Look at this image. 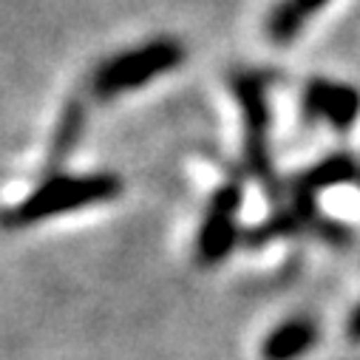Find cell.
<instances>
[{
  "mask_svg": "<svg viewBox=\"0 0 360 360\" xmlns=\"http://www.w3.org/2000/svg\"><path fill=\"white\" fill-rule=\"evenodd\" d=\"M120 196H122V179L117 173L71 176V173L57 170V173L46 176L15 207L6 210V227L9 230L34 227V224L49 221L63 213H74V210L94 207V205H108Z\"/></svg>",
  "mask_w": 360,
  "mask_h": 360,
  "instance_id": "obj_1",
  "label": "cell"
},
{
  "mask_svg": "<svg viewBox=\"0 0 360 360\" xmlns=\"http://www.w3.org/2000/svg\"><path fill=\"white\" fill-rule=\"evenodd\" d=\"M230 88L238 100L241 125H244V165L247 173L273 196H281V185L276 179L273 153H269V128H273V111H269V77L261 71H236L230 77Z\"/></svg>",
  "mask_w": 360,
  "mask_h": 360,
  "instance_id": "obj_2",
  "label": "cell"
},
{
  "mask_svg": "<svg viewBox=\"0 0 360 360\" xmlns=\"http://www.w3.org/2000/svg\"><path fill=\"white\" fill-rule=\"evenodd\" d=\"M185 60V46L173 37H156L136 49L120 51L103 60L88 79V91L97 100H114L136 88H145L150 79L173 71Z\"/></svg>",
  "mask_w": 360,
  "mask_h": 360,
  "instance_id": "obj_3",
  "label": "cell"
},
{
  "mask_svg": "<svg viewBox=\"0 0 360 360\" xmlns=\"http://www.w3.org/2000/svg\"><path fill=\"white\" fill-rule=\"evenodd\" d=\"M241 202H244V185L238 179H227L210 196L205 219L196 233V264L199 266H216L236 250L238 238L244 236L238 227Z\"/></svg>",
  "mask_w": 360,
  "mask_h": 360,
  "instance_id": "obj_4",
  "label": "cell"
},
{
  "mask_svg": "<svg viewBox=\"0 0 360 360\" xmlns=\"http://www.w3.org/2000/svg\"><path fill=\"white\" fill-rule=\"evenodd\" d=\"M304 117L309 122H326L332 131L346 134L360 117V91L349 82L309 79L304 88Z\"/></svg>",
  "mask_w": 360,
  "mask_h": 360,
  "instance_id": "obj_5",
  "label": "cell"
},
{
  "mask_svg": "<svg viewBox=\"0 0 360 360\" xmlns=\"http://www.w3.org/2000/svg\"><path fill=\"white\" fill-rule=\"evenodd\" d=\"M352 182H360V165L349 153H332L292 179L290 205L315 210V196L321 191L338 188V185H352Z\"/></svg>",
  "mask_w": 360,
  "mask_h": 360,
  "instance_id": "obj_6",
  "label": "cell"
},
{
  "mask_svg": "<svg viewBox=\"0 0 360 360\" xmlns=\"http://www.w3.org/2000/svg\"><path fill=\"white\" fill-rule=\"evenodd\" d=\"M318 340V326L309 318H292L276 326L261 343L264 360H295Z\"/></svg>",
  "mask_w": 360,
  "mask_h": 360,
  "instance_id": "obj_7",
  "label": "cell"
},
{
  "mask_svg": "<svg viewBox=\"0 0 360 360\" xmlns=\"http://www.w3.org/2000/svg\"><path fill=\"white\" fill-rule=\"evenodd\" d=\"M82 128H85V105L79 100L65 103V108L57 120V128L51 134V142H49V167H51V173H57V167L74 153V148L82 136Z\"/></svg>",
  "mask_w": 360,
  "mask_h": 360,
  "instance_id": "obj_8",
  "label": "cell"
},
{
  "mask_svg": "<svg viewBox=\"0 0 360 360\" xmlns=\"http://www.w3.org/2000/svg\"><path fill=\"white\" fill-rule=\"evenodd\" d=\"M307 26V15L295 0H278L264 18V34L273 46H292Z\"/></svg>",
  "mask_w": 360,
  "mask_h": 360,
  "instance_id": "obj_9",
  "label": "cell"
},
{
  "mask_svg": "<svg viewBox=\"0 0 360 360\" xmlns=\"http://www.w3.org/2000/svg\"><path fill=\"white\" fill-rule=\"evenodd\" d=\"M346 335L352 343H360V307L349 315V323H346Z\"/></svg>",
  "mask_w": 360,
  "mask_h": 360,
  "instance_id": "obj_10",
  "label": "cell"
},
{
  "mask_svg": "<svg viewBox=\"0 0 360 360\" xmlns=\"http://www.w3.org/2000/svg\"><path fill=\"white\" fill-rule=\"evenodd\" d=\"M295 4L301 6V12L309 18V15H315V12H321L326 4H329V0H295Z\"/></svg>",
  "mask_w": 360,
  "mask_h": 360,
  "instance_id": "obj_11",
  "label": "cell"
}]
</instances>
